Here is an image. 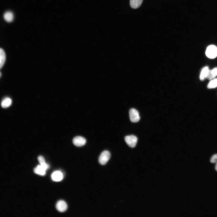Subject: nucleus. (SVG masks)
Masks as SVG:
<instances>
[{
    "label": "nucleus",
    "mask_w": 217,
    "mask_h": 217,
    "mask_svg": "<svg viewBox=\"0 0 217 217\" xmlns=\"http://www.w3.org/2000/svg\"><path fill=\"white\" fill-rule=\"evenodd\" d=\"M206 54L209 58H215L217 56V47L214 45L209 46L206 50Z\"/></svg>",
    "instance_id": "1"
},
{
    "label": "nucleus",
    "mask_w": 217,
    "mask_h": 217,
    "mask_svg": "<svg viewBox=\"0 0 217 217\" xmlns=\"http://www.w3.org/2000/svg\"><path fill=\"white\" fill-rule=\"evenodd\" d=\"M111 156L110 152L107 150L103 151L99 158V162L101 165H103L106 163Z\"/></svg>",
    "instance_id": "2"
},
{
    "label": "nucleus",
    "mask_w": 217,
    "mask_h": 217,
    "mask_svg": "<svg viewBox=\"0 0 217 217\" xmlns=\"http://www.w3.org/2000/svg\"><path fill=\"white\" fill-rule=\"evenodd\" d=\"M129 115L130 121L132 122L135 123L138 122L140 119L139 114L136 109L132 108L129 111Z\"/></svg>",
    "instance_id": "3"
},
{
    "label": "nucleus",
    "mask_w": 217,
    "mask_h": 217,
    "mask_svg": "<svg viewBox=\"0 0 217 217\" xmlns=\"http://www.w3.org/2000/svg\"><path fill=\"white\" fill-rule=\"evenodd\" d=\"M125 140L130 147L134 148L135 146L137 143V138L134 135H129L125 137Z\"/></svg>",
    "instance_id": "4"
},
{
    "label": "nucleus",
    "mask_w": 217,
    "mask_h": 217,
    "mask_svg": "<svg viewBox=\"0 0 217 217\" xmlns=\"http://www.w3.org/2000/svg\"><path fill=\"white\" fill-rule=\"evenodd\" d=\"M86 140L81 136H77L74 138L73 142L74 145L80 147L83 146L86 143Z\"/></svg>",
    "instance_id": "5"
},
{
    "label": "nucleus",
    "mask_w": 217,
    "mask_h": 217,
    "mask_svg": "<svg viewBox=\"0 0 217 217\" xmlns=\"http://www.w3.org/2000/svg\"><path fill=\"white\" fill-rule=\"evenodd\" d=\"M56 208L59 212H63L67 210L68 206L67 203L64 201L60 200L56 203Z\"/></svg>",
    "instance_id": "6"
},
{
    "label": "nucleus",
    "mask_w": 217,
    "mask_h": 217,
    "mask_svg": "<svg viewBox=\"0 0 217 217\" xmlns=\"http://www.w3.org/2000/svg\"><path fill=\"white\" fill-rule=\"evenodd\" d=\"M51 177L53 181H59L62 179L63 175L61 171H56L52 173Z\"/></svg>",
    "instance_id": "7"
},
{
    "label": "nucleus",
    "mask_w": 217,
    "mask_h": 217,
    "mask_svg": "<svg viewBox=\"0 0 217 217\" xmlns=\"http://www.w3.org/2000/svg\"><path fill=\"white\" fill-rule=\"evenodd\" d=\"M46 170L40 165H38L34 169V172L38 175H44L46 174Z\"/></svg>",
    "instance_id": "8"
},
{
    "label": "nucleus",
    "mask_w": 217,
    "mask_h": 217,
    "mask_svg": "<svg viewBox=\"0 0 217 217\" xmlns=\"http://www.w3.org/2000/svg\"><path fill=\"white\" fill-rule=\"evenodd\" d=\"M4 17L6 21L10 22H12L14 19V15L11 11H7L4 13Z\"/></svg>",
    "instance_id": "9"
},
{
    "label": "nucleus",
    "mask_w": 217,
    "mask_h": 217,
    "mask_svg": "<svg viewBox=\"0 0 217 217\" xmlns=\"http://www.w3.org/2000/svg\"><path fill=\"white\" fill-rule=\"evenodd\" d=\"M143 0H130L131 7L134 9L139 8L142 4Z\"/></svg>",
    "instance_id": "10"
},
{
    "label": "nucleus",
    "mask_w": 217,
    "mask_h": 217,
    "mask_svg": "<svg viewBox=\"0 0 217 217\" xmlns=\"http://www.w3.org/2000/svg\"><path fill=\"white\" fill-rule=\"evenodd\" d=\"M12 103V100L8 98H4L2 101L1 105L3 108H7L10 106Z\"/></svg>",
    "instance_id": "11"
},
{
    "label": "nucleus",
    "mask_w": 217,
    "mask_h": 217,
    "mask_svg": "<svg viewBox=\"0 0 217 217\" xmlns=\"http://www.w3.org/2000/svg\"><path fill=\"white\" fill-rule=\"evenodd\" d=\"M209 71L208 67L207 66L205 67L202 69L200 75V79L201 80H203L206 78Z\"/></svg>",
    "instance_id": "12"
},
{
    "label": "nucleus",
    "mask_w": 217,
    "mask_h": 217,
    "mask_svg": "<svg viewBox=\"0 0 217 217\" xmlns=\"http://www.w3.org/2000/svg\"><path fill=\"white\" fill-rule=\"evenodd\" d=\"M217 76V68L212 70H209L206 78L209 80H211Z\"/></svg>",
    "instance_id": "13"
},
{
    "label": "nucleus",
    "mask_w": 217,
    "mask_h": 217,
    "mask_svg": "<svg viewBox=\"0 0 217 217\" xmlns=\"http://www.w3.org/2000/svg\"><path fill=\"white\" fill-rule=\"evenodd\" d=\"M5 58V54L4 50L0 48V69L4 64Z\"/></svg>",
    "instance_id": "14"
},
{
    "label": "nucleus",
    "mask_w": 217,
    "mask_h": 217,
    "mask_svg": "<svg viewBox=\"0 0 217 217\" xmlns=\"http://www.w3.org/2000/svg\"><path fill=\"white\" fill-rule=\"evenodd\" d=\"M217 86V78L212 80L209 83L207 87L209 89L213 88Z\"/></svg>",
    "instance_id": "15"
},
{
    "label": "nucleus",
    "mask_w": 217,
    "mask_h": 217,
    "mask_svg": "<svg viewBox=\"0 0 217 217\" xmlns=\"http://www.w3.org/2000/svg\"><path fill=\"white\" fill-rule=\"evenodd\" d=\"M38 160L40 165H42L46 163L44 158L42 156H39L38 158Z\"/></svg>",
    "instance_id": "16"
},
{
    "label": "nucleus",
    "mask_w": 217,
    "mask_h": 217,
    "mask_svg": "<svg viewBox=\"0 0 217 217\" xmlns=\"http://www.w3.org/2000/svg\"><path fill=\"white\" fill-rule=\"evenodd\" d=\"M210 162L212 163L217 162V154L213 155L211 158Z\"/></svg>",
    "instance_id": "17"
},
{
    "label": "nucleus",
    "mask_w": 217,
    "mask_h": 217,
    "mask_svg": "<svg viewBox=\"0 0 217 217\" xmlns=\"http://www.w3.org/2000/svg\"><path fill=\"white\" fill-rule=\"evenodd\" d=\"M215 169L217 171V162L216 163L215 166Z\"/></svg>",
    "instance_id": "18"
},
{
    "label": "nucleus",
    "mask_w": 217,
    "mask_h": 217,
    "mask_svg": "<svg viewBox=\"0 0 217 217\" xmlns=\"http://www.w3.org/2000/svg\"><path fill=\"white\" fill-rule=\"evenodd\" d=\"M1 76H2V74L1 72L0 71V78L1 77Z\"/></svg>",
    "instance_id": "19"
}]
</instances>
